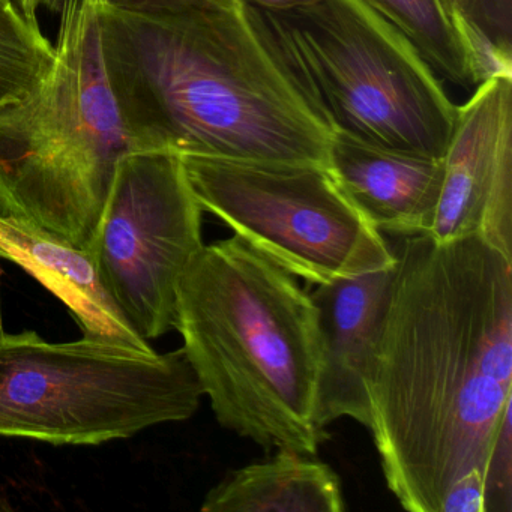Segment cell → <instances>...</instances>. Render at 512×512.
<instances>
[{
    "label": "cell",
    "instance_id": "obj_3",
    "mask_svg": "<svg viewBox=\"0 0 512 512\" xmlns=\"http://www.w3.org/2000/svg\"><path fill=\"white\" fill-rule=\"evenodd\" d=\"M175 329L224 428L316 454L319 328L296 277L239 236L203 245L179 280Z\"/></svg>",
    "mask_w": 512,
    "mask_h": 512
},
{
    "label": "cell",
    "instance_id": "obj_6",
    "mask_svg": "<svg viewBox=\"0 0 512 512\" xmlns=\"http://www.w3.org/2000/svg\"><path fill=\"white\" fill-rule=\"evenodd\" d=\"M262 14L332 131L443 158L458 106L406 38L361 0Z\"/></svg>",
    "mask_w": 512,
    "mask_h": 512
},
{
    "label": "cell",
    "instance_id": "obj_2",
    "mask_svg": "<svg viewBox=\"0 0 512 512\" xmlns=\"http://www.w3.org/2000/svg\"><path fill=\"white\" fill-rule=\"evenodd\" d=\"M110 89L134 151L326 167L332 128L244 0L158 16L98 8Z\"/></svg>",
    "mask_w": 512,
    "mask_h": 512
},
{
    "label": "cell",
    "instance_id": "obj_15",
    "mask_svg": "<svg viewBox=\"0 0 512 512\" xmlns=\"http://www.w3.org/2000/svg\"><path fill=\"white\" fill-rule=\"evenodd\" d=\"M55 47L14 0H0V107L20 100L46 76Z\"/></svg>",
    "mask_w": 512,
    "mask_h": 512
},
{
    "label": "cell",
    "instance_id": "obj_23",
    "mask_svg": "<svg viewBox=\"0 0 512 512\" xmlns=\"http://www.w3.org/2000/svg\"><path fill=\"white\" fill-rule=\"evenodd\" d=\"M14 2H16L17 7H20V4H22V0H14Z\"/></svg>",
    "mask_w": 512,
    "mask_h": 512
},
{
    "label": "cell",
    "instance_id": "obj_10",
    "mask_svg": "<svg viewBox=\"0 0 512 512\" xmlns=\"http://www.w3.org/2000/svg\"><path fill=\"white\" fill-rule=\"evenodd\" d=\"M512 167V79L475 88L443 155V182L433 226L439 244L478 235L488 199L503 170Z\"/></svg>",
    "mask_w": 512,
    "mask_h": 512
},
{
    "label": "cell",
    "instance_id": "obj_22",
    "mask_svg": "<svg viewBox=\"0 0 512 512\" xmlns=\"http://www.w3.org/2000/svg\"><path fill=\"white\" fill-rule=\"evenodd\" d=\"M0 511H11V506L2 499H0Z\"/></svg>",
    "mask_w": 512,
    "mask_h": 512
},
{
    "label": "cell",
    "instance_id": "obj_13",
    "mask_svg": "<svg viewBox=\"0 0 512 512\" xmlns=\"http://www.w3.org/2000/svg\"><path fill=\"white\" fill-rule=\"evenodd\" d=\"M340 481L328 464L278 449L274 457L233 470L215 485L205 512H341Z\"/></svg>",
    "mask_w": 512,
    "mask_h": 512
},
{
    "label": "cell",
    "instance_id": "obj_11",
    "mask_svg": "<svg viewBox=\"0 0 512 512\" xmlns=\"http://www.w3.org/2000/svg\"><path fill=\"white\" fill-rule=\"evenodd\" d=\"M326 169L380 233L424 235L433 226L443 158L397 151L332 131Z\"/></svg>",
    "mask_w": 512,
    "mask_h": 512
},
{
    "label": "cell",
    "instance_id": "obj_12",
    "mask_svg": "<svg viewBox=\"0 0 512 512\" xmlns=\"http://www.w3.org/2000/svg\"><path fill=\"white\" fill-rule=\"evenodd\" d=\"M0 257L22 266L58 296L83 335L140 349L151 347L125 322L101 286L89 251L79 250L40 227L0 214Z\"/></svg>",
    "mask_w": 512,
    "mask_h": 512
},
{
    "label": "cell",
    "instance_id": "obj_17",
    "mask_svg": "<svg viewBox=\"0 0 512 512\" xmlns=\"http://www.w3.org/2000/svg\"><path fill=\"white\" fill-rule=\"evenodd\" d=\"M512 0H445L455 22L473 23L500 43L511 46Z\"/></svg>",
    "mask_w": 512,
    "mask_h": 512
},
{
    "label": "cell",
    "instance_id": "obj_9",
    "mask_svg": "<svg viewBox=\"0 0 512 512\" xmlns=\"http://www.w3.org/2000/svg\"><path fill=\"white\" fill-rule=\"evenodd\" d=\"M395 274L397 263L319 284L310 293L320 343L314 424L322 433L340 418L371 430V373Z\"/></svg>",
    "mask_w": 512,
    "mask_h": 512
},
{
    "label": "cell",
    "instance_id": "obj_8",
    "mask_svg": "<svg viewBox=\"0 0 512 512\" xmlns=\"http://www.w3.org/2000/svg\"><path fill=\"white\" fill-rule=\"evenodd\" d=\"M202 215L181 155L122 158L88 251L101 286L143 340L175 329L179 280L205 245Z\"/></svg>",
    "mask_w": 512,
    "mask_h": 512
},
{
    "label": "cell",
    "instance_id": "obj_14",
    "mask_svg": "<svg viewBox=\"0 0 512 512\" xmlns=\"http://www.w3.org/2000/svg\"><path fill=\"white\" fill-rule=\"evenodd\" d=\"M397 29L439 79L476 88L469 56L445 0H361Z\"/></svg>",
    "mask_w": 512,
    "mask_h": 512
},
{
    "label": "cell",
    "instance_id": "obj_1",
    "mask_svg": "<svg viewBox=\"0 0 512 512\" xmlns=\"http://www.w3.org/2000/svg\"><path fill=\"white\" fill-rule=\"evenodd\" d=\"M370 382L386 484L439 512L452 482L484 475L512 406V260L479 235L404 236Z\"/></svg>",
    "mask_w": 512,
    "mask_h": 512
},
{
    "label": "cell",
    "instance_id": "obj_5",
    "mask_svg": "<svg viewBox=\"0 0 512 512\" xmlns=\"http://www.w3.org/2000/svg\"><path fill=\"white\" fill-rule=\"evenodd\" d=\"M203 391L184 349L83 335L50 343L0 328V436L100 445L190 419Z\"/></svg>",
    "mask_w": 512,
    "mask_h": 512
},
{
    "label": "cell",
    "instance_id": "obj_20",
    "mask_svg": "<svg viewBox=\"0 0 512 512\" xmlns=\"http://www.w3.org/2000/svg\"><path fill=\"white\" fill-rule=\"evenodd\" d=\"M244 2L262 13H286V11L311 7L320 0H244Z\"/></svg>",
    "mask_w": 512,
    "mask_h": 512
},
{
    "label": "cell",
    "instance_id": "obj_18",
    "mask_svg": "<svg viewBox=\"0 0 512 512\" xmlns=\"http://www.w3.org/2000/svg\"><path fill=\"white\" fill-rule=\"evenodd\" d=\"M439 512H484V475L472 470L452 482Z\"/></svg>",
    "mask_w": 512,
    "mask_h": 512
},
{
    "label": "cell",
    "instance_id": "obj_19",
    "mask_svg": "<svg viewBox=\"0 0 512 512\" xmlns=\"http://www.w3.org/2000/svg\"><path fill=\"white\" fill-rule=\"evenodd\" d=\"M98 8L134 14V16H158L179 7L187 0H94Z\"/></svg>",
    "mask_w": 512,
    "mask_h": 512
},
{
    "label": "cell",
    "instance_id": "obj_4",
    "mask_svg": "<svg viewBox=\"0 0 512 512\" xmlns=\"http://www.w3.org/2000/svg\"><path fill=\"white\" fill-rule=\"evenodd\" d=\"M55 61L0 107V214L89 250L133 143L110 89L94 0H67Z\"/></svg>",
    "mask_w": 512,
    "mask_h": 512
},
{
    "label": "cell",
    "instance_id": "obj_21",
    "mask_svg": "<svg viewBox=\"0 0 512 512\" xmlns=\"http://www.w3.org/2000/svg\"><path fill=\"white\" fill-rule=\"evenodd\" d=\"M65 2H67V0H22V4H20L19 8L26 19L38 23L37 10L46 8V10L53 11V13H61Z\"/></svg>",
    "mask_w": 512,
    "mask_h": 512
},
{
    "label": "cell",
    "instance_id": "obj_16",
    "mask_svg": "<svg viewBox=\"0 0 512 512\" xmlns=\"http://www.w3.org/2000/svg\"><path fill=\"white\" fill-rule=\"evenodd\" d=\"M512 509V425L511 410L505 413L484 469V512Z\"/></svg>",
    "mask_w": 512,
    "mask_h": 512
},
{
    "label": "cell",
    "instance_id": "obj_7",
    "mask_svg": "<svg viewBox=\"0 0 512 512\" xmlns=\"http://www.w3.org/2000/svg\"><path fill=\"white\" fill-rule=\"evenodd\" d=\"M203 211L254 250L310 284L397 263L394 248L326 167L182 157Z\"/></svg>",
    "mask_w": 512,
    "mask_h": 512
}]
</instances>
